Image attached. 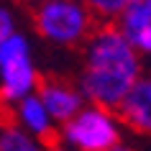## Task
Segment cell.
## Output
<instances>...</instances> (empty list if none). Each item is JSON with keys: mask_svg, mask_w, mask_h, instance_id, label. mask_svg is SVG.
Instances as JSON below:
<instances>
[{"mask_svg": "<svg viewBox=\"0 0 151 151\" xmlns=\"http://www.w3.org/2000/svg\"><path fill=\"white\" fill-rule=\"evenodd\" d=\"M85 51V72L80 92L92 105L115 110L131 85L141 74V56L133 41L115 23L95 26Z\"/></svg>", "mask_w": 151, "mask_h": 151, "instance_id": "cell-1", "label": "cell"}, {"mask_svg": "<svg viewBox=\"0 0 151 151\" xmlns=\"http://www.w3.org/2000/svg\"><path fill=\"white\" fill-rule=\"evenodd\" d=\"M97 18L82 0H41L33 8V28L62 46H80L95 31Z\"/></svg>", "mask_w": 151, "mask_h": 151, "instance_id": "cell-2", "label": "cell"}, {"mask_svg": "<svg viewBox=\"0 0 151 151\" xmlns=\"http://www.w3.org/2000/svg\"><path fill=\"white\" fill-rule=\"evenodd\" d=\"M64 138L82 151H105L115 149L120 141V128L115 110L90 105L64 123Z\"/></svg>", "mask_w": 151, "mask_h": 151, "instance_id": "cell-3", "label": "cell"}, {"mask_svg": "<svg viewBox=\"0 0 151 151\" xmlns=\"http://www.w3.org/2000/svg\"><path fill=\"white\" fill-rule=\"evenodd\" d=\"M0 72H3V80H5L3 90L13 100L28 95V90L33 87L36 72L31 67V54H28V44H26L23 36L10 33L0 44Z\"/></svg>", "mask_w": 151, "mask_h": 151, "instance_id": "cell-4", "label": "cell"}, {"mask_svg": "<svg viewBox=\"0 0 151 151\" xmlns=\"http://www.w3.org/2000/svg\"><path fill=\"white\" fill-rule=\"evenodd\" d=\"M33 87H36V95L44 103L49 118L59 120V123H67L69 118H74L82 108V92L74 85H69L62 77H46V74H39L33 77Z\"/></svg>", "mask_w": 151, "mask_h": 151, "instance_id": "cell-5", "label": "cell"}, {"mask_svg": "<svg viewBox=\"0 0 151 151\" xmlns=\"http://www.w3.org/2000/svg\"><path fill=\"white\" fill-rule=\"evenodd\" d=\"M115 115L128 128L151 136V74H138V80L118 103Z\"/></svg>", "mask_w": 151, "mask_h": 151, "instance_id": "cell-6", "label": "cell"}, {"mask_svg": "<svg viewBox=\"0 0 151 151\" xmlns=\"http://www.w3.org/2000/svg\"><path fill=\"white\" fill-rule=\"evenodd\" d=\"M146 23H151V0H126L123 10L115 18V26L128 39H133Z\"/></svg>", "mask_w": 151, "mask_h": 151, "instance_id": "cell-7", "label": "cell"}, {"mask_svg": "<svg viewBox=\"0 0 151 151\" xmlns=\"http://www.w3.org/2000/svg\"><path fill=\"white\" fill-rule=\"evenodd\" d=\"M18 118L31 128L36 136H44L46 131H51V118H49L44 103L39 100V95H23L18 103Z\"/></svg>", "mask_w": 151, "mask_h": 151, "instance_id": "cell-8", "label": "cell"}, {"mask_svg": "<svg viewBox=\"0 0 151 151\" xmlns=\"http://www.w3.org/2000/svg\"><path fill=\"white\" fill-rule=\"evenodd\" d=\"M82 3H85L87 10L97 18V21H103V23H115L118 13L123 10V5H126V0H82Z\"/></svg>", "mask_w": 151, "mask_h": 151, "instance_id": "cell-9", "label": "cell"}, {"mask_svg": "<svg viewBox=\"0 0 151 151\" xmlns=\"http://www.w3.org/2000/svg\"><path fill=\"white\" fill-rule=\"evenodd\" d=\"M18 123H21V118H18V103L0 87V128L3 131H13V128H18Z\"/></svg>", "mask_w": 151, "mask_h": 151, "instance_id": "cell-10", "label": "cell"}, {"mask_svg": "<svg viewBox=\"0 0 151 151\" xmlns=\"http://www.w3.org/2000/svg\"><path fill=\"white\" fill-rule=\"evenodd\" d=\"M0 151H39V149L26 133L13 128V131H5V136L0 138Z\"/></svg>", "mask_w": 151, "mask_h": 151, "instance_id": "cell-11", "label": "cell"}, {"mask_svg": "<svg viewBox=\"0 0 151 151\" xmlns=\"http://www.w3.org/2000/svg\"><path fill=\"white\" fill-rule=\"evenodd\" d=\"M131 41H133V46L138 49V51H143V54H151V23H146Z\"/></svg>", "mask_w": 151, "mask_h": 151, "instance_id": "cell-12", "label": "cell"}, {"mask_svg": "<svg viewBox=\"0 0 151 151\" xmlns=\"http://www.w3.org/2000/svg\"><path fill=\"white\" fill-rule=\"evenodd\" d=\"M10 33H13V18H10L8 10H3V8H0V44L8 39Z\"/></svg>", "mask_w": 151, "mask_h": 151, "instance_id": "cell-13", "label": "cell"}, {"mask_svg": "<svg viewBox=\"0 0 151 151\" xmlns=\"http://www.w3.org/2000/svg\"><path fill=\"white\" fill-rule=\"evenodd\" d=\"M16 3H21V5H31V3H39V0H16Z\"/></svg>", "mask_w": 151, "mask_h": 151, "instance_id": "cell-14", "label": "cell"}, {"mask_svg": "<svg viewBox=\"0 0 151 151\" xmlns=\"http://www.w3.org/2000/svg\"><path fill=\"white\" fill-rule=\"evenodd\" d=\"M113 151H128V149H123V146H115V149H113Z\"/></svg>", "mask_w": 151, "mask_h": 151, "instance_id": "cell-15", "label": "cell"}, {"mask_svg": "<svg viewBox=\"0 0 151 151\" xmlns=\"http://www.w3.org/2000/svg\"><path fill=\"white\" fill-rule=\"evenodd\" d=\"M51 151H64V149H62V146H56V149H51Z\"/></svg>", "mask_w": 151, "mask_h": 151, "instance_id": "cell-16", "label": "cell"}, {"mask_svg": "<svg viewBox=\"0 0 151 151\" xmlns=\"http://www.w3.org/2000/svg\"><path fill=\"white\" fill-rule=\"evenodd\" d=\"M105 151H113V149H105Z\"/></svg>", "mask_w": 151, "mask_h": 151, "instance_id": "cell-17", "label": "cell"}]
</instances>
